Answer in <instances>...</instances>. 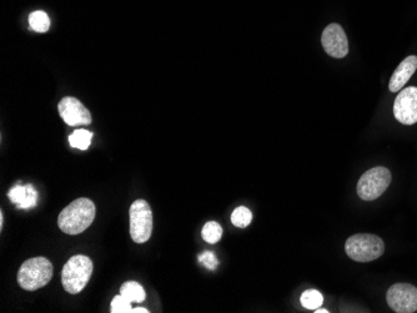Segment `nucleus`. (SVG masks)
Returning <instances> with one entry per match:
<instances>
[{
	"mask_svg": "<svg viewBox=\"0 0 417 313\" xmlns=\"http://www.w3.org/2000/svg\"><path fill=\"white\" fill-rule=\"evenodd\" d=\"M96 205L89 199H78L61 211L58 225L68 235L81 234L96 219Z\"/></svg>",
	"mask_w": 417,
	"mask_h": 313,
	"instance_id": "obj_1",
	"label": "nucleus"
},
{
	"mask_svg": "<svg viewBox=\"0 0 417 313\" xmlns=\"http://www.w3.org/2000/svg\"><path fill=\"white\" fill-rule=\"evenodd\" d=\"M93 261L84 255H76L71 257L63 269L61 281L66 291L69 294H76L86 287L91 274H93Z\"/></svg>",
	"mask_w": 417,
	"mask_h": 313,
	"instance_id": "obj_2",
	"label": "nucleus"
},
{
	"mask_svg": "<svg viewBox=\"0 0 417 313\" xmlns=\"http://www.w3.org/2000/svg\"><path fill=\"white\" fill-rule=\"evenodd\" d=\"M345 252L357 262H371L383 255L385 244L376 235L356 234L347 239Z\"/></svg>",
	"mask_w": 417,
	"mask_h": 313,
	"instance_id": "obj_3",
	"label": "nucleus"
},
{
	"mask_svg": "<svg viewBox=\"0 0 417 313\" xmlns=\"http://www.w3.org/2000/svg\"><path fill=\"white\" fill-rule=\"evenodd\" d=\"M53 277V265L46 257H34L21 265L18 284L26 291H36L49 284Z\"/></svg>",
	"mask_w": 417,
	"mask_h": 313,
	"instance_id": "obj_4",
	"label": "nucleus"
},
{
	"mask_svg": "<svg viewBox=\"0 0 417 313\" xmlns=\"http://www.w3.org/2000/svg\"><path fill=\"white\" fill-rule=\"evenodd\" d=\"M390 170L382 166L367 170L357 183V195L364 201H374L380 197L391 184Z\"/></svg>",
	"mask_w": 417,
	"mask_h": 313,
	"instance_id": "obj_5",
	"label": "nucleus"
},
{
	"mask_svg": "<svg viewBox=\"0 0 417 313\" xmlns=\"http://www.w3.org/2000/svg\"><path fill=\"white\" fill-rule=\"evenodd\" d=\"M153 232V211L145 200H136L130 206V235L136 244H144Z\"/></svg>",
	"mask_w": 417,
	"mask_h": 313,
	"instance_id": "obj_6",
	"label": "nucleus"
},
{
	"mask_svg": "<svg viewBox=\"0 0 417 313\" xmlns=\"http://www.w3.org/2000/svg\"><path fill=\"white\" fill-rule=\"evenodd\" d=\"M387 304L396 313H412L417 311V287L410 284H392L387 289Z\"/></svg>",
	"mask_w": 417,
	"mask_h": 313,
	"instance_id": "obj_7",
	"label": "nucleus"
},
{
	"mask_svg": "<svg viewBox=\"0 0 417 313\" xmlns=\"http://www.w3.org/2000/svg\"><path fill=\"white\" fill-rule=\"evenodd\" d=\"M395 119L403 125L417 123V88L408 86L397 94L393 103Z\"/></svg>",
	"mask_w": 417,
	"mask_h": 313,
	"instance_id": "obj_8",
	"label": "nucleus"
},
{
	"mask_svg": "<svg viewBox=\"0 0 417 313\" xmlns=\"http://www.w3.org/2000/svg\"><path fill=\"white\" fill-rule=\"evenodd\" d=\"M321 44L327 54L342 59L349 53V41L341 25L332 23L322 31Z\"/></svg>",
	"mask_w": 417,
	"mask_h": 313,
	"instance_id": "obj_9",
	"label": "nucleus"
},
{
	"mask_svg": "<svg viewBox=\"0 0 417 313\" xmlns=\"http://www.w3.org/2000/svg\"><path fill=\"white\" fill-rule=\"evenodd\" d=\"M59 114L69 126L89 125L91 123L89 110L86 109L79 100L71 96L61 99L59 103Z\"/></svg>",
	"mask_w": 417,
	"mask_h": 313,
	"instance_id": "obj_10",
	"label": "nucleus"
},
{
	"mask_svg": "<svg viewBox=\"0 0 417 313\" xmlns=\"http://www.w3.org/2000/svg\"><path fill=\"white\" fill-rule=\"evenodd\" d=\"M417 70V56L411 55L407 56L406 59L402 60L401 64L397 66L396 70L393 71L388 89L391 93L401 91L402 88L406 85L407 81L411 79L412 75L415 74Z\"/></svg>",
	"mask_w": 417,
	"mask_h": 313,
	"instance_id": "obj_11",
	"label": "nucleus"
},
{
	"mask_svg": "<svg viewBox=\"0 0 417 313\" xmlns=\"http://www.w3.org/2000/svg\"><path fill=\"white\" fill-rule=\"evenodd\" d=\"M9 199L18 209L29 210L36 207L38 204V191L31 184H16L9 191Z\"/></svg>",
	"mask_w": 417,
	"mask_h": 313,
	"instance_id": "obj_12",
	"label": "nucleus"
},
{
	"mask_svg": "<svg viewBox=\"0 0 417 313\" xmlns=\"http://www.w3.org/2000/svg\"><path fill=\"white\" fill-rule=\"evenodd\" d=\"M120 294H123L125 299H129L130 302H144L145 301L146 294L143 286L134 282V281H129L121 286Z\"/></svg>",
	"mask_w": 417,
	"mask_h": 313,
	"instance_id": "obj_13",
	"label": "nucleus"
},
{
	"mask_svg": "<svg viewBox=\"0 0 417 313\" xmlns=\"http://www.w3.org/2000/svg\"><path fill=\"white\" fill-rule=\"evenodd\" d=\"M29 25L34 31L46 33L51 28V19L46 11L36 10L29 15Z\"/></svg>",
	"mask_w": 417,
	"mask_h": 313,
	"instance_id": "obj_14",
	"label": "nucleus"
},
{
	"mask_svg": "<svg viewBox=\"0 0 417 313\" xmlns=\"http://www.w3.org/2000/svg\"><path fill=\"white\" fill-rule=\"evenodd\" d=\"M91 139H93V133L91 131L84 129L76 130L69 136V144H71V148L86 150L91 146Z\"/></svg>",
	"mask_w": 417,
	"mask_h": 313,
	"instance_id": "obj_15",
	"label": "nucleus"
},
{
	"mask_svg": "<svg viewBox=\"0 0 417 313\" xmlns=\"http://www.w3.org/2000/svg\"><path fill=\"white\" fill-rule=\"evenodd\" d=\"M202 239L205 240L207 244H217L220 241L222 236V229L217 221H209L204 225L202 231H201Z\"/></svg>",
	"mask_w": 417,
	"mask_h": 313,
	"instance_id": "obj_16",
	"label": "nucleus"
},
{
	"mask_svg": "<svg viewBox=\"0 0 417 313\" xmlns=\"http://www.w3.org/2000/svg\"><path fill=\"white\" fill-rule=\"evenodd\" d=\"M300 302H302V307H305V309H316L321 307L324 297L317 289H307L302 294Z\"/></svg>",
	"mask_w": 417,
	"mask_h": 313,
	"instance_id": "obj_17",
	"label": "nucleus"
},
{
	"mask_svg": "<svg viewBox=\"0 0 417 313\" xmlns=\"http://www.w3.org/2000/svg\"><path fill=\"white\" fill-rule=\"evenodd\" d=\"M252 211L245 207V206L237 207V209L234 210V212L232 214V225L237 226L239 229H245L249 225L252 224Z\"/></svg>",
	"mask_w": 417,
	"mask_h": 313,
	"instance_id": "obj_18",
	"label": "nucleus"
},
{
	"mask_svg": "<svg viewBox=\"0 0 417 313\" xmlns=\"http://www.w3.org/2000/svg\"><path fill=\"white\" fill-rule=\"evenodd\" d=\"M113 313H130L131 312V302L129 299H125L123 294L115 296L113 301H111L110 306Z\"/></svg>",
	"mask_w": 417,
	"mask_h": 313,
	"instance_id": "obj_19",
	"label": "nucleus"
},
{
	"mask_svg": "<svg viewBox=\"0 0 417 313\" xmlns=\"http://www.w3.org/2000/svg\"><path fill=\"white\" fill-rule=\"evenodd\" d=\"M197 261L204 267H206L207 270H212V271L217 270V266H219V260H217L215 255L212 254V251H205V252L197 256Z\"/></svg>",
	"mask_w": 417,
	"mask_h": 313,
	"instance_id": "obj_20",
	"label": "nucleus"
},
{
	"mask_svg": "<svg viewBox=\"0 0 417 313\" xmlns=\"http://www.w3.org/2000/svg\"><path fill=\"white\" fill-rule=\"evenodd\" d=\"M131 312L149 313V311H148L146 309H143V307H138V309H131Z\"/></svg>",
	"mask_w": 417,
	"mask_h": 313,
	"instance_id": "obj_21",
	"label": "nucleus"
},
{
	"mask_svg": "<svg viewBox=\"0 0 417 313\" xmlns=\"http://www.w3.org/2000/svg\"><path fill=\"white\" fill-rule=\"evenodd\" d=\"M315 312H316V313H329V311H327V309H320V307H319V309H315Z\"/></svg>",
	"mask_w": 417,
	"mask_h": 313,
	"instance_id": "obj_22",
	"label": "nucleus"
},
{
	"mask_svg": "<svg viewBox=\"0 0 417 313\" xmlns=\"http://www.w3.org/2000/svg\"><path fill=\"white\" fill-rule=\"evenodd\" d=\"M3 221H4V219H3V212H1V214H0V225H1V226H3Z\"/></svg>",
	"mask_w": 417,
	"mask_h": 313,
	"instance_id": "obj_23",
	"label": "nucleus"
}]
</instances>
